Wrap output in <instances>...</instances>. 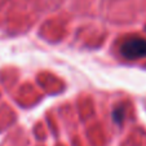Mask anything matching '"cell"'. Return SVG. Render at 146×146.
I'll return each mask as SVG.
<instances>
[{
	"label": "cell",
	"instance_id": "6da1fadb",
	"mask_svg": "<svg viewBox=\"0 0 146 146\" xmlns=\"http://www.w3.org/2000/svg\"><path fill=\"white\" fill-rule=\"evenodd\" d=\"M120 53L127 60H137L146 57V39L140 36L127 38L120 45Z\"/></svg>",
	"mask_w": 146,
	"mask_h": 146
}]
</instances>
